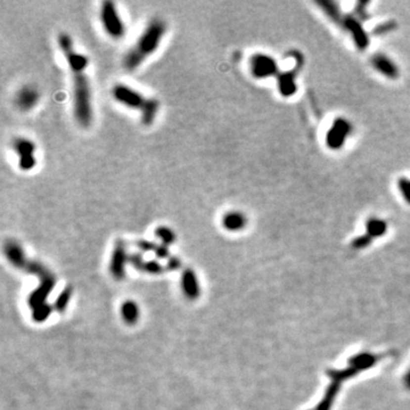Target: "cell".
<instances>
[{"label":"cell","instance_id":"cell-10","mask_svg":"<svg viewBox=\"0 0 410 410\" xmlns=\"http://www.w3.org/2000/svg\"><path fill=\"white\" fill-rule=\"evenodd\" d=\"M40 93L33 86H24L15 96V104L21 111H30L38 104Z\"/></svg>","mask_w":410,"mask_h":410},{"label":"cell","instance_id":"cell-14","mask_svg":"<svg viewBox=\"0 0 410 410\" xmlns=\"http://www.w3.org/2000/svg\"><path fill=\"white\" fill-rule=\"evenodd\" d=\"M382 358H384V355L376 356V355H371V353H368V352H363L357 356H353L352 358H350L349 364H350V366L358 368V369L361 371V370L369 369L370 367H373L374 364L377 363L378 360H381Z\"/></svg>","mask_w":410,"mask_h":410},{"label":"cell","instance_id":"cell-7","mask_svg":"<svg viewBox=\"0 0 410 410\" xmlns=\"http://www.w3.org/2000/svg\"><path fill=\"white\" fill-rule=\"evenodd\" d=\"M13 148L18 157V168L22 171H31L37 164L35 142L28 138H16L13 141Z\"/></svg>","mask_w":410,"mask_h":410},{"label":"cell","instance_id":"cell-16","mask_svg":"<svg viewBox=\"0 0 410 410\" xmlns=\"http://www.w3.org/2000/svg\"><path fill=\"white\" fill-rule=\"evenodd\" d=\"M278 89L281 95L285 97L294 95L296 92L295 74L293 72H286L278 75Z\"/></svg>","mask_w":410,"mask_h":410},{"label":"cell","instance_id":"cell-2","mask_svg":"<svg viewBox=\"0 0 410 410\" xmlns=\"http://www.w3.org/2000/svg\"><path fill=\"white\" fill-rule=\"evenodd\" d=\"M73 80V112L75 120L87 128L92 121L91 92L89 80L85 72L72 73Z\"/></svg>","mask_w":410,"mask_h":410},{"label":"cell","instance_id":"cell-21","mask_svg":"<svg viewBox=\"0 0 410 410\" xmlns=\"http://www.w3.org/2000/svg\"><path fill=\"white\" fill-rule=\"evenodd\" d=\"M371 242H373V238H371L370 236H368L367 234L361 235L359 237H357L356 239H353L352 247L356 250H361V249H364V247H367Z\"/></svg>","mask_w":410,"mask_h":410},{"label":"cell","instance_id":"cell-8","mask_svg":"<svg viewBox=\"0 0 410 410\" xmlns=\"http://www.w3.org/2000/svg\"><path fill=\"white\" fill-rule=\"evenodd\" d=\"M112 95L118 103L125 105L126 107L139 111L141 110L146 99H147L146 97H144L142 93L139 92L138 90L123 84L115 85L112 89Z\"/></svg>","mask_w":410,"mask_h":410},{"label":"cell","instance_id":"cell-5","mask_svg":"<svg viewBox=\"0 0 410 410\" xmlns=\"http://www.w3.org/2000/svg\"><path fill=\"white\" fill-rule=\"evenodd\" d=\"M58 47L62 54L65 57L67 65L70 67L71 73L85 72L88 67V58L84 54L74 49L73 41L71 37L65 32H62L57 38Z\"/></svg>","mask_w":410,"mask_h":410},{"label":"cell","instance_id":"cell-11","mask_svg":"<svg viewBox=\"0 0 410 410\" xmlns=\"http://www.w3.org/2000/svg\"><path fill=\"white\" fill-rule=\"evenodd\" d=\"M343 22L345 29H348L349 32L351 33L357 47H358L360 50H366L368 45H369V38H368L366 31L363 29V25H361V23L358 21V18L348 16L343 18Z\"/></svg>","mask_w":410,"mask_h":410},{"label":"cell","instance_id":"cell-1","mask_svg":"<svg viewBox=\"0 0 410 410\" xmlns=\"http://www.w3.org/2000/svg\"><path fill=\"white\" fill-rule=\"evenodd\" d=\"M167 32V25L160 18H154L149 22L147 28L142 32L135 46L127 52L125 57V67L129 71L136 70L146 58L159 48L163 37Z\"/></svg>","mask_w":410,"mask_h":410},{"label":"cell","instance_id":"cell-13","mask_svg":"<svg viewBox=\"0 0 410 410\" xmlns=\"http://www.w3.org/2000/svg\"><path fill=\"white\" fill-rule=\"evenodd\" d=\"M247 225L245 214L239 211L227 212L223 217V226L229 231H239Z\"/></svg>","mask_w":410,"mask_h":410},{"label":"cell","instance_id":"cell-9","mask_svg":"<svg viewBox=\"0 0 410 410\" xmlns=\"http://www.w3.org/2000/svg\"><path fill=\"white\" fill-rule=\"evenodd\" d=\"M250 70L255 79H267L278 74V64L270 55L258 52L250 59Z\"/></svg>","mask_w":410,"mask_h":410},{"label":"cell","instance_id":"cell-20","mask_svg":"<svg viewBox=\"0 0 410 410\" xmlns=\"http://www.w3.org/2000/svg\"><path fill=\"white\" fill-rule=\"evenodd\" d=\"M319 5L322 7V9L325 10L329 17H332L333 20H340V12L336 8V5L332 1H320Z\"/></svg>","mask_w":410,"mask_h":410},{"label":"cell","instance_id":"cell-12","mask_svg":"<svg viewBox=\"0 0 410 410\" xmlns=\"http://www.w3.org/2000/svg\"><path fill=\"white\" fill-rule=\"evenodd\" d=\"M371 65L376 71L389 79H396L399 77V69L392 59L384 54H376L371 57Z\"/></svg>","mask_w":410,"mask_h":410},{"label":"cell","instance_id":"cell-19","mask_svg":"<svg viewBox=\"0 0 410 410\" xmlns=\"http://www.w3.org/2000/svg\"><path fill=\"white\" fill-rule=\"evenodd\" d=\"M398 188L406 202L410 204V179L400 178L398 180Z\"/></svg>","mask_w":410,"mask_h":410},{"label":"cell","instance_id":"cell-15","mask_svg":"<svg viewBox=\"0 0 410 410\" xmlns=\"http://www.w3.org/2000/svg\"><path fill=\"white\" fill-rule=\"evenodd\" d=\"M160 103L155 98H147L145 101L144 106L140 110L141 122L144 126H150L155 121V118L159 113Z\"/></svg>","mask_w":410,"mask_h":410},{"label":"cell","instance_id":"cell-4","mask_svg":"<svg viewBox=\"0 0 410 410\" xmlns=\"http://www.w3.org/2000/svg\"><path fill=\"white\" fill-rule=\"evenodd\" d=\"M100 22L108 36L113 39H121L126 35V25L118 13L115 3L113 1H104L100 7Z\"/></svg>","mask_w":410,"mask_h":410},{"label":"cell","instance_id":"cell-18","mask_svg":"<svg viewBox=\"0 0 410 410\" xmlns=\"http://www.w3.org/2000/svg\"><path fill=\"white\" fill-rule=\"evenodd\" d=\"M155 235L159 237L165 245L172 244L176 240L175 232L169 227H165V226H160V227H157L155 229Z\"/></svg>","mask_w":410,"mask_h":410},{"label":"cell","instance_id":"cell-3","mask_svg":"<svg viewBox=\"0 0 410 410\" xmlns=\"http://www.w3.org/2000/svg\"><path fill=\"white\" fill-rule=\"evenodd\" d=\"M359 371L360 370L358 368L353 366H350L342 370H327V376L332 379V383H330L328 389H327L325 397L322 398L320 404H319L314 410H330V407H332V405L334 404V400H335L342 383L347 381L349 378L353 377V376H356Z\"/></svg>","mask_w":410,"mask_h":410},{"label":"cell","instance_id":"cell-6","mask_svg":"<svg viewBox=\"0 0 410 410\" xmlns=\"http://www.w3.org/2000/svg\"><path fill=\"white\" fill-rule=\"evenodd\" d=\"M352 125L347 119L338 118L333 122L329 130L326 134V145L327 147L337 150L343 147L348 137L352 133Z\"/></svg>","mask_w":410,"mask_h":410},{"label":"cell","instance_id":"cell-22","mask_svg":"<svg viewBox=\"0 0 410 410\" xmlns=\"http://www.w3.org/2000/svg\"><path fill=\"white\" fill-rule=\"evenodd\" d=\"M405 385L410 390V370L408 371L407 375L405 376Z\"/></svg>","mask_w":410,"mask_h":410},{"label":"cell","instance_id":"cell-17","mask_svg":"<svg viewBox=\"0 0 410 410\" xmlns=\"http://www.w3.org/2000/svg\"><path fill=\"white\" fill-rule=\"evenodd\" d=\"M367 235L371 238H377L379 236H383L387 230V225L384 220L378 219V218H370L366 223Z\"/></svg>","mask_w":410,"mask_h":410}]
</instances>
